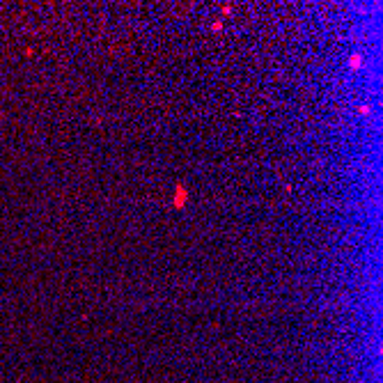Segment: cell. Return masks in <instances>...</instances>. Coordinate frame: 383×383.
Segmentation results:
<instances>
[{
	"label": "cell",
	"instance_id": "cell-1",
	"mask_svg": "<svg viewBox=\"0 0 383 383\" xmlns=\"http://www.w3.org/2000/svg\"><path fill=\"white\" fill-rule=\"evenodd\" d=\"M351 67H354V69H358V67H361V55H354V57H351Z\"/></svg>",
	"mask_w": 383,
	"mask_h": 383
}]
</instances>
